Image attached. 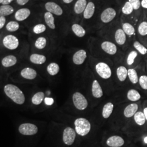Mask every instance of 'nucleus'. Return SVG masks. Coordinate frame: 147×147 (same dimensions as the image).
Masks as SVG:
<instances>
[{"label":"nucleus","instance_id":"20","mask_svg":"<svg viewBox=\"0 0 147 147\" xmlns=\"http://www.w3.org/2000/svg\"><path fill=\"white\" fill-rule=\"evenodd\" d=\"M95 11V5L93 2H90L86 6L84 12V16L86 19H89L94 15Z\"/></svg>","mask_w":147,"mask_h":147},{"label":"nucleus","instance_id":"3","mask_svg":"<svg viewBox=\"0 0 147 147\" xmlns=\"http://www.w3.org/2000/svg\"><path fill=\"white\" fill-rule=\"evenodd\" d=\"M73 101L75 107L79 110H84L88 106V101L84 95L75 92L73 95Z\"/></svg>","mask_w":147,"mask_h":147},{"label":"nucleus","instance_id":"12","mask_svg":"<svg viewBox=\"0 0 147 147\" xmlns=\"http://www.w3.org/2000/svg\"><path fill=\"white\" fill-rule=\"evenodd\" d=\"M101 48L105 51V53L113 55L116 54L117 51V49L116 45L113 42L106 41L101 44Z\"/></svg>","mask_w":147,"mask_h":147},{"label":"nucleus","instance_id":"31","mask_svg":"<svg viewBox=\"0 0 147 147\" xmlns=\"http://www.w3.org/2000/svg\"><path fill=\"white\" fill-rule=\"evenodd\" d=\"M128 77L133 84H136L139 81L137 71L134 69H129L128 70Z\"/></svg>","mask_w":147,"mask_h":147},{"label":"nucleus","instance_id":"27","mask_svg":"<svg viewBox=\"0 0 147 147\" xmlns=\"http://www.w3.org/2000/svg\"><path fill=\"white\" fill-rule=\"evenodd\" d=\"M72 30L75 34L79 37H83L86 34V31L84 28L79 24H75L72 26Z\"/></svg>","mask_w":147,"mask_h":147},{"label":"nucleus","instance_id":"9","mask_svg":"<svg viewBox=\"0 0 147 147\" xmlns=\"http://www.w3.org/2000/svg\"><path fill=\"white\" fill-rule=\"evenodd\" d=\"M45 7L47 11L56 16H61L63 14V10L62 8L55 2H48L45 4Z\"/></svg>","mask_w":147,"mask_h":147},{"label":"nucleus","instance_id":"37","mask_svg":"<svg viewBox=\"0 0 147 147\" xmlns=\"http://www.w3.org/2000/svg\"><path fill=\"white\" fill-rule=\"evenodd\" d=\"M138 33L142 36H145L147 35V22L143 21L141 22L138 28Z\"/></svg>","mask_w":147,"mask_h":147},{"label":"nucleus","instance_id":"5","mask_svg":"<svg viewBox=\"0 0 147 147\" xmlns=\"http://www.w3.org/2000/svg\"><path fill=\"white\" fill-rule=\"evenodd\" d=\"M38 129L36 125L31 123H24L19 127V132L25 136H31L36 134Z\"/></svg>","mask_w":147,"mask_h":147},{"label":"nucleus","instance_id":"1","mask_svg":"<svg viewBox=\"0 0 147 147\" xmlns=\"http://www.w3.org/2000/svg\"><path fill=\"white\" fill-rule=\"evenodd\" d=\"M4 92L8 98L17 104L22 105L25 101L24 94L16 85L6 84L4 87Z\"/></svg>","mask_w":147,"mask_h":147},{"label":"nucleus","instance_id":"26","mask_svg":"<svg viewBox=\"0 0 147 147\" xmlns=\"http://www.w3.org/2000/svg\"><path fill=\"white\" fill-rule=\"evenodd\" d=\"M14 8L12 6L9 5H2L0 7V16H9L14 12Z\"/></svg>","mask_w":147,"mask_h":147},{"label":"nucleus","instance_id":"22","mask_svg":"<svg viewBox=\"0 0 147 147\" xmlns=\"http://www.w3.org/2000/svg\"><path fill=\"white\" fill-rule=\"evenodd\" d=\"M117 75L119 80L123 82L128 76V70L124 66H120L117 69Z\"/></svg>","mask_w":147,"mask_h":147},{"label":"nucleus","instance_id":"14","mask_svg":"<svg viewBox=\"0 0 147 147\" xmlns=\"http://www.w3.org/2000/svg\"><path fill=\"white\" fill-rule=\"evenodd\" d=\"M92 93L95 98H100L103 95V91L99 82L95 80L93 82L92 87Z\"/></svg>","mask_w":147,"mask_h":147},{"label":"nucleus","instance_id":"7","mask_svg":"<svg viewBox=\"0 0 147 147\" xmlns=\"http://www.w3.org/2000/svg\"><path fill=\"white\" fill-rule=\"evenodd\" d=\"M3 44L8 49L15 50L19 47V42L18 39L14 36L8 35L3 39Z\"/></svg>","mask_w":147,"mask_h":147},{"label":"nucleus","instance_id":"40","mask_svg":"<svg viewBox=\"0 0 147 147\" xmlns=\"http://www.w3.org/2000/svg\"><path fill=\"white\" fill-rule=\"evenodd\" d=\"M139 84L142 89L144 90L147 89V76L142 75L139 78Z\"/></svg>","mask_w":147,"mask_h":147},{"label":"nucleus","instance_id":"8","mask_svg":"<svg viewBox=\"0 0 147 147\" xmlns=\"http://www.w3.org/2000/svg\"><path fill=\"white\" fill-rule=\"evenodd\" d=\"M116 11L112 8H107L101 14V20L104 23H109L116 17Z\"/></svg>","mask_w":147,"mask_h":147},{"label":"nucleus","instance_id":"41","mask_svg":"<svg viewBox=\"0 0 147 147\" xmlns=\"http://www.w3.org/2000/svg\"><path fill=\"white\" fill-rule=\"evenodd\" d=\"M129 2L131 4L135 10L138 9L141 5V2L140 0H129Z\"/></svg>","mask_w":147,"mask_h":147},{"label":"nucleus","instance_id":"2","mask_svg":"<svg viewBox=\"0 0 147 147\" xmlns=\"http://www.w3.org/2000/svg\"><path fill=\"white\" fill-rule=\"evenodd\" d=\"M75 131L81 136L87 135L90 131L91 125L89 121L84 118H79L74 121Z\"/></svg>","mask_w":147,"mask_h":147},{"label":"nucleus","instance_id":"49","mask_svg":"<svg viewBox=\"0 0 147 147\" xmlns=\"http://www.w3.org/2000/svg\"><path fill=\"white\" fill-rule=\"evenodd\" d=\"M144 142L147 144V136L146 137L144 138Z\"/></svg>","mask_w":147,"mask_h":147},{"label":"nucleus","instance_id":"44","mask_svg":"<svg viewBox=\"0 0 147 147\" xmlns=\"http://www.w3.org/2000/svg\"><path fill=\"white\" fill-rule=\"evenodd\" d=\"M29 0H16V2L19 5H26Z\"/></svg>","mask_w":147,"mask_h":147},{"label":"nucleus","instance_id":"36","mask_svg":"<svg viewBox=\"0 0 147 147\" xmlns=\"http://www.w3.org/2000/svg\"><path fill=\"white\" fill-rule=\"evenodd\" d=\"M133 11L134 8L132 6L131 4L129 1L126 2L122 8V12L123 14L125 15H129L131 14Z\"/></svg>","mask_w":147,"mask_h":147},{"label":"nucleus","instance_id":"11","mask_svg":"<svg viewBox=\"0 0 147 147\" xmlns=\"http://www.w3.org/2000/svg\"><path fill=\"white\" fill-rule=\"evenodd\" d=\"M87 57V53L84 50H80L74 53L73 57L74 63L76 65H81L84 63Z\"/></svg>","mask_w":147,"mask_h":147},{"label":"nucleus","instance_id":"42","mask_svg":"<svg viewBox=\"0 0 147 147\" xmlns=\"http://www.w3.org/2000/svg\"><path fill=\"white\" fill-rule=\"evenodd\" d=\"M44 102L46 105L51 106L54 103V100L52 98H45L44 99Z\"/></svg>","mask_w":147,"mask_h":147},{"label":"nucleus","instance_id":"6","mask_svg":"<svg viewBox=\"0 0 147 147\" xmlns=\"http://www.w3.org/2000/svg\"><path fill=\"white\" fill-rule=\"evenodd\" d=\"M76 137V132L70 127H66L63 133V142L68 146H71L74 143Z\"/></svg>","mask_w":147,"mask_h":147},{"label":"nucleus","instance_id":"43","mask_svg":"<svg viewBox=\"0 0 147 147\" xmlns=\"http://www.w3.org/2000/svg\"><path fill=\"white\" fill-rule=\"evenodd\" d=\"M5 21H6V19H5V16H0V28L1 29H2L5 26Z\"/></svg>","mask_w":147,"mask_h":147},{"label":"nucleus","instance_id":"47","mask_svg":"<svg viewBox=\"0 0 147 147\" xmlns=\"http://www.w3.org/2000/svg\"><path fill=\"white\" fill-rule=\"evenodd\" d=\"M143 113H144L145 117H146V120L147 121V107L145 108L143 110Z\"/></svg>","mask_w":147,"mask_h":147},{"label":"nucleus","instance_id":"16","mask_svg":"<svg viewBox=\"0 0 147 147\" xmlns=\"http://www.w3.org/2000/svg\"><path fill=\"white\" fill-rule=\"evenodd\" d=\"M138 109L137 104H131L127 106L124 110V115L126 118H130L134 116Z\"/></svg>","mask_w":147,"mask_h":147},{"label":"nucleus","instance_id":"25","mask_svg":"<svg viewBox=\"0 0 147 147\" xmlns=\"http://www.w3.org/2000/svg\"><path fill=\"white\" fill-rule=\"evenodd\" d=\"M127 99L131 101H137L140 100L141 98L140 93L135 89L129 90L127 94Z\"/></svg>","mask_w":147,"mask_h":147},{"label":"nucleus","instance_id":"30","mask_svg":"<svg viewBox=\"0 0 147 147\" xmlns=\"http://www.w3.org/2000/svg\"><path fill=\"white\" fill-rule=\"evenodd\" d=\"M47 71L50 75L55 76L57 75L59 71V67L57 63H51L47 67Z\"/></svg>","mask_w":147,"mask_h":147},{"label":"nucleus","instance_id":"39","mask_svg":"<svg viewBox=\"0 0 147 147\" xmlns=\"http://www.w3.org/2000/svg\"><path fill=\"white\" fill-rule=\"evenodd\" d=\"M47 28L44 24H38L33 27V31L36 34H40L46 30Z\"/></svg>","mask_w":147,"mask_h":147},{"label":"nucleus","instance_id":"38","mask_svg":"<svg viewBox=\"0 0 147 147\" xmlns=\"http://www.w3.org/2000/svg\"><path fill=\"white\" fill-rule=\"evenodd\" d=\"M137 56V53L136 51H132L131 52H130V53L129 54L127 58V64L129 65H132L134 61L135 58H136Z\"/></svg>","mask_w":147,"mask_h":147},{"label":"nucleus","instance_id":"19","mask_svg":"<svg viewBox=\"0 0 147 147\" xmlns=\"http://www.w3.org/2000/svg\"><path fill=\"white\" fill-rule=\"evenodd\" d=\"M87 5L86 0H78L74 5V11L76 14H81L84 12Z\"/></svg>","mask_w":147,"mask_h":147},{"label":"nucleus","instance_id":"21","mask_svg":"<svg viewBox=\"0 0 147 147\" xmlns=\"http://www.w3.org/2000/svg\"><path fill=\"white\" fill-rule=\"evenodd\" d=\"M30 59L32 63L36 64H42L46 62L47 58L45 56L42 55L33 53L31 55Z\"/></svg>","mask_w":147,"mask_h":147},{"label":"nucleus","instance_id":"45","mask_svg":"<svg viewBox=\"0 0 147 147\" xmlns=\"http://www.w3.org/2000/svg\"><path fill=\"white\" fill-rule=\"evenodd\" d=\"M141 5L143 8L147 9V0H142L141 2Z\"/></svg>","mask_w":147,"mask_h":147},{"label":"nucleus","instance_id":"46","mask_svg":"<svg viewBox=\"0 0 147 147\" xmlns=\"http://www.w3.org/2000/svg\"><path fill=\"white\" fill-rule=\"evenodd\" d=\"M13 1V0H4L2 3V5H8L10 4Z\"/></svg>","mask_w":147,"mask_h":147},{"label":"nucleus","instance_id":"29","mask_svg":"<svg viewBox=\"0 0 147 147\" xmlns=\"http://www.w3.org/2000/svg\"><path fill=\"white\" fill-rule=\"evenodd\" d=\"M134 120L137 125L142 126L145 124L146 119L144 113L141 111H139L137 112L134 115Z\"/></svg>","mask_w":147,"mask_h":147},{"label":"nucleus","instance_id":"32","mask_svg":"<svg viewBox=\"0 0 147 147\" xmlns=\"http://www.w3.org/2000/svg\"><path fill=\"white\" fill-rule=\"evenodd\" d=\"M122 27L123 30L125 32V33L129 36L133 35L135 32V28L129 23H124Z\"/></svg>","mask_w":147,"mask_h":147},{"label":"nucleus","instance_id":"10","mask_svg":"<svg viewBox=\"0 0 147 147\" xmlns=\"http://www.w3.org/2000/svg\"><path fill=\"white\" fill-rule=\"evenodd\" d=\"M106 144L110 147H121L124 144V140L121 136H112L107 139Z\"/></svg>","mask_w":147,"mask_h":147},{"label":"nucleus","instance_id":"33","mask_svg":"<svg viewBox=\"0 0 147 147\" xmlns=\"http://www.w3.org/2000/svg\"><path fill=\"white\" fill-rule=\"evenodd\" d=\"M20 25L16 21H11L9 22L6 25V29L9 32L16 31L19 28Z\"/></svg>","mask_w":147,"mask_h":147},{"label":"nucleus","instance_id":"23","mask_svg":"<svg viewBox=\"0 0 147 147\" xmlns=\"http://www.w3.org/2000/svg\"><path fill=\"white\" fill-rule=\"evenodd\" d=\"M114 108V105L111 102H107L106 104L102 109V117L107 119L110 117Z\"/></svg>","mask_w":147,"mask_h":147},{"label":"nucleus","instance_id":"13","mask_svg":"<svg viewBox=\"0 0 147 147\" xmlns=\"http://www.w3.org/2000/svg\"><path fill=\"white\" fill-rule=\"evenodd\" d=\"M31 14V11L28 8H21L15 14V18L17 21H22L26 20Z\"/></svg>","mask_w":147,"mask_h":147},{"label":"nucleus","instance_id":"24","mask_svg":"<svg viewBox=\"0 0 147 147\" xmlns=\"http://www.w3.org/2000/svg\"><path fill=\"white\" fill-rule=\"evenodd\" d=\"M44 19L49 27L53 30H54L56 28L55 24V19L52 13L49 11L46 12L44 14Z\"/></svg>","mask_w":147,"mask_h":147},{"label":"nucleus","instance_id":"4","mask_svg":"<svg viewBox=\"0 0 147 147\" xmlns=\"http://www.w3.org/2000/svg\"><path fill=\"white\" fill-rule=\"evenodd\" d=\"M95 70L98 74L102 79H109L111 76L112 71L110 67L104 62L98 63L95 66Z\"/></svg>","mask_w":147,"mask_h":147},{"label":"nucleus","instance_id":"50","mask_svg":"<svg viewBox=\"0 0 147 147\" xmlns=\"http://www.w3.org/2000/svg\"><path fill=\"white\" fill-rule=\"evenodd\" d=\"M3 1H4V0H0V3H2H2H3Z\"/></svg>","mask_w":147,"mask_h":147},{"label":"nucleus","instance_id":"18","mask_svg":"<svg viewBox=\"0 0 147 147\" xmlns=\"http://www.w3.org/2000/svg\"><path fill=\"white\" fill-rule=\"evenodd\" d=\"M126 34L123 29H118L115 33V40L119 45H123L126 42Z\"/></svg>","mask_w":147,"mask_h":147},{"label":"nucleus","instance_id":"15","mask_svg":"<svg viewBox=\"0 0 147 147\" xmlns=\"http://www.w3.org/2000/svg\"><path fill=\"white\" fill-rule=\"evenodd\" d=\"M21 76L24 79L27 80H33L37 77L36 71L31 68H25L23 69L21 71Z\"/></svg>","mask_w":147,"mask_h":147},{"label":"nucleus","instance_id":"35","mask_svg":"<svg viewBox=\"0 0 147 147\" xmlns=\"http://www.w3.org/2000/svg\"><path fill=\"white\" fill-rule=\"evenodd\" d=\"M134 47L141 55H144L147 53V48L137 41L134 43Z\"/></svg>","mask_w":147,"mask_h":147},{"label":"nucleus","instance_id":"28","mask_svg":"<svg viewBox=\"0 0 147 147\" xmlns=\"http://www.w3.org/2000/svg\"><path fill=\"white\" fill-rule=\"evenodd\" d=\"M45 94L42 92H37L34 95L32 98V102L33 104L35 105H38L42 102L43 100L45 99Z\"/></svg>","mask_w":147,"mask_h":147},{"label":"nucleus","instance_id":"48","mask_svg":"<svg viewBox=\"0 0 147 147\" xmlns=\"http://www.w3.org/2000/svg\"><path fill=\"white\" fill-rule=\"evenodd\" d=\"M63 2L65 3H71L72 1H73V0H63Z\"/></svg>","mask_w":147,"mask_h":147},{"label":"nucleus","instance_id":"34","mask_svg":"<svg viewBox=\"0 0 147 147\" xmlns=\"http://www.w3.org/2000/svg\"><path fill=\"white\" fill-rule=\"evenodd\" d=\"M47 39L44 37H39L35 42V47L38 49H43L47 45Z\"/></svg>","mask_w":147,"mask_h":147},{"label":"nucleus","instance_id":"17","mask_svg":"<svg viewBox=\"0 0 147 147\" xmlns=\"http://www.w3.org/2000/svg\"><path fill=\"white\" fill-rule=\"evenodd\" d=\"M16 62H17L16 57L13 55H9V56H5V57L2 59L1 62L2 65L6 68L11 67L16 65Z\"/></svg>","mask_w":147,"mask_h":147}]
</instances>
